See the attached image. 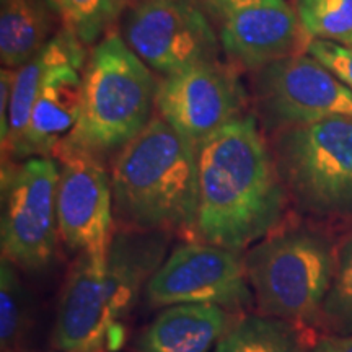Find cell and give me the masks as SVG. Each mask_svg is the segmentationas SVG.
<instances>
[{"label": "cell", "instance_id": "25", "mask_svg": "<svg viewBox=\"0 0 352 352\" xmlns=\"http://www.w3.org/2000/svg\"><path fill=\"white\" fill-rule=\"evenodd\" d=\"M308 352H352V334L347 336L329 334L320 338Z\"/></svg>", "mask_w": 352, "mask_h": 352}, {"label": "cell", "instance_id": "4", "mask_svg": "<svg viewBox=\"0 0 352 352\" xmlns=\"http://www.w3.org/2000/svg\"><path fill=\"white\" fill-rule=\"evenodd\" d=\"M336 253L331 240L311 228L276 230L254 243L243 261L261 314L292 324H318Z\"/></svg>", "mask_w": 352, "mask_h": 352}, {"label": "cell", "instance_id": "21", "mask_svg": "<svg viewBox=\"0 0 352 352\" xmlns=\"http://www.w3.org/2000/svg\"><path fill=\"white\" fill-rule=\"evenodd\" d=\"M320 324L331 334H352V232L338 246L336 270L321 308Z\"/></svg>", "mask_w": 352, "mask_h": 352}, {"label": "cell", "instance_id": "18", "mask_svg": "<svg viewBox=\"0 0 352 352\" xmlns=\"http://www.w3.org/2000/svg\"><path fill=\"white\" fill-rule=\"evenodd\" d=\"M0 59L3 67L20 69L47 44L50 19L41 0H2Z\"/></svg>", "mask_w": 352, "mask_h": 352}, {"label": "cell", "instance_id": "19", "mask_svg": "<svg viewBox=\"0 0 352 352\" xmlns=\"http://www.w3.org/2000/svg\"><path fill=\"white\" fill-rule=\"evenodd\" d=\"M214 352H305L296 324L267 315H250L233 323Z\"/></svg>", "mask_w": 352, "mask_h": 352}, {"label": "cell", "instance_id": "7", "mask_svg": "<svg viewBox=\"0 0 352 352\" xmlns=\"http://www.w3.org/2000/svg\"><path fill=\"white\" fill-rule=\"evenodd\" d=\"M250 287L239 252L202 241L171 252L145 285V300L155 308L206 303L232 311L252 305Z\"/></svg>", "mask_w": 352, "mask_h": 352}, {"label": "cell", "instance_id": "16", "mask_svg": "<svg viewBox=\"0 0 352 352\" xmlns=\"http://www.w3.org/2000/svg\"><path fill=\"white\" fill-rule=\"evenodd\" d=\"M232 324L230 311L217 305L165 307L139 336L135 352H210Z\"/></svg>", "mask_w": 352, "mask_h": 352}, {"label": "cell", "instance_id": "12", "mask_svg": "<svg viewBox=\"0 0 352 352\" xmlns=\"http://www.w3.org/2000/svg\"><path fill=\"white\" fill-rule=\"evenodd\" d=\"M107 258L77 254L65 280L52 331L59 351L101 352L107 340H116L107 284Z\"/></svg>", "mask_w": 352, "mask_h": 352}, {"label": "cell", "instance_id": "15", "mask_svg": "<svg viewBox=\"0 0 352 352\" xmlns=\"http://www.w3.org/2000/svg\"><path fill=\"white\" fill-rule=\"evenodd\" d=\"M166 245L165 233L126 230L114 235L107 258V284L118 329L134 307L140 289L164 264Z\"/></svg>", "mask_w": 352, "mask_h": 352}, {"label": "cell", "instance_id": "3", "mask_svg": "<svg viewBox=\"0 0 352 352\" xmlns=\"http://www.w3.org/2000/svg\"><path fill=\"white\" fill-rule=\"evenodd\" d=\"M148 65L120 36L98 43L83 74L77 126L57 147L103 155L135 138L152 120L157 95Z\"/></svg>", "mask_w": 352, "mask_h": 352}, {"label": "cell", "instance_id": "17", "mask_svg": "<svg viewBox=\"0 0 352 352\" xmlns=\"http://www.w3.org/2000/svg\"><path fill=\"white\" fill-rule=\"evenodd\" d=\"M82 63V43L69 30H65L59 36L47 41L46 46L25 65L15 69L7 111V135L2 140L3 148L7 147L15 157L23 158L26 134H28L30 121H32L34 101L38 98L39 87H41L46 72L54 65L72 64L76 67H80Z\"/></svg>", "mask_w": 352, "mask_h": 352}, {"label": "cell", "instance_id": "22", "mask_svg": "<svg viewBox=\"0 0 352 352\" xmlns=\"http://www.w3.org/2000/svg\"><path fill=\"white\" fill-rule=\"evenodd\" d=\"M82 44L95 43L121 10V0H47Z\"/></svg>", "mask_w": 352, "mask_h": 352}, {"label": "cell", "instance_id": "1", "mask_svg": "<svg viewBox=\"0 0 352 352\" xmlns=\"http://www.w3.org/2000/svg\"><path fill=\"white\" fill-rule=\"evenodd\" d=\"M195 233L241 252L279 230L287 209L274 155L253 116H239L196 147Z\"/></svg>", "mask_w": 352, "mask_h": 352}, {"label": "cell", "instance_id": "6", "mask_svg": "<svg viewBox=\"0 0 352 352\" xmlns=\"http://www.w3.org/2000/svg\"><path fill=\"white\" fill-rule=\"evenodd\" d=\"M59 166L32 157L2 173V253L26 271H43L57 246Z\"/></svg>", "mask_w": 352, "mask_h": 352}, {"label": "cell", "instance_id": "13", "mask_svg": "<svg viewBox=\"0 0 352 352\" xmlns=\"http://www.w3.org/2000/svg\"><path fill=\"white\" fill-rule=\"evenodd\" d=\"M220 43L246 69L296 56L305 36L297 12L285 0H243L222 12Z\"/></svg>", "mask_w": 352, "mask_h": 352}, {"label": "cell", "instance_id": "26", "mask_svg": "<svg viewBox=\"0 0 352 352\" xmlns=\"http://www.w3.org/2000/svg\"><path fill=\"white\" fill-rule=\"evenodd\" d=\"M212 2H214V6L217 7L220 12H223V10H227V8L236 6V3L243 2V0H212Z\"/></svg>", "mask_w": 352, "mask_h": 352}, {"label": "cell", "instance_id": "23", "mask_svg": "<svg viewBox=\"0 0 352 352\" xmlns=\"http://www.w3.org/2000/svg\"><path fill=\"white\" fill-rule=\"evenodd\" d=\"M25 324V297L19 277L13 270V263L2 258L0 267V340L2 349L19 341Z\"/></svg>", "mask_w": 352, "mask_h": 352}, {"label": "cell", "instance_id": "9", "mask_svg": "<svg viewBox=\"0 0 352 352\" xmlns=\"http://www.w3.org/2000/svg\"><path fill=\"white\" fill-rule=\"evenodd\" d=\"M256 98L272 127L352 118V91L310 54L274 60L258 70Z\"/></svg>", "mask_w": 352, "mask_h": 352}, {"label": "cell", "instance_id": "2", "mask_svg": "<svg viewBox=\"0 0 352 352\" xmlns=\"http://www.w3.org/2000/svg\"><path fill=\"white\" fill-rule=\"evenodd\" d=\"M113 208L126 230H196V147L162 118H152L121 148L111 175Z\"/></svg>", "mask_w": 352, "mask_h": 352}, {"label": "cell", "instance_id": "11", "mask_svg": "<svg viewBox=\"0 0 352 352\" xmlns=\"http://www.w3.org/2000/svg\"><path fill=\"white\" fill-rule=\"evenodd\" d=\"M155 104L162 120L197 147L241 116L243 91L230 70L206 60L166 76L157 87Z\"/></svg>", "mask_w": 352, "mask_h": 352}, {"label": "cell", "instance_id": "24", "mask_svg": "<svg viewBox=\"0 0 352 352\" xmlns=\"http://www.w3.org/2000/svg\"><path fill=\"white\" fill-rule=\"evenodd\" d=\"M307 52L331 70L352 91V46H342V44L323 41V39H310Z\"/></svg>", "mask_w": 352, "mask_h": 352}, {"label": "cell", "instance_id": "27", "mask_svg": "<svg viewBox=\"0 0 352 352\" xmlns=\"http://www.w3.org/2000/svg\"><path fill=\"white\" fill-rule=\"evenodd\" d=\"M60 352H78V351H60Z\"/></svg>", "mask_w": 352, "mask_h": 352}, {"label": "cell", "instance_id": "14", "mask_svg": "<svg viewBox=\"0 0 352 352\" xmlns=\"http://www.w3.org/2000/svg\"><path fill=\"white\" fill-rule=\"evenodd\" d=\"M83 78L72 64L46 72L30 121L25 157H47L57 151L77 126L82 111Z\"/></svg>", "mask_w": 352, "mask_h": 352}, {"label": "cell", "instance_id": "8", "mask_svg": "<svg viewBox=\"0 0 352 352\" xmlns=\"http://www.w3.org/2000/svg\"><path fill=\"white\" fill-rule=\"evenodd\" d=\"M122 38L140 60L165 76L217 54L214 30L191 0H139L126 13Z\"/></svg>", "mask_w": 352, "mask_h": 352}, {"label": "cell", "instance_id": "20", "mask_svg": "<svg viewBox=\"0 0 352 352\" xmlns=\"http://www.w3.org/2000/svg\"><path fill=\"white\" fill-rule=\"evenodd\" d=\"M296 12L307 36L352 46V0H296Z\"/></svg>", "mask_w": 352, "mask_h": 352}, {"label": "cell", "instance_id": "5", "mask_svg": "<svg viewBox=\"0 0 352 352\" xmlns=\"http://www.w3.org/2000/svg\"><path fill=\"white\" fill-rule=\"evenodd\" d=\"M271 151L287 195L303 212L352 215V118L280 127Z\"/></svg>", "mask_w": 352, "mask_h": 352}, {"label": "cell", "instance_id": "10", "mask_svg": "<svg viewBox=\"0 0 352 352\" xmlns=\"http://www.w3.org/2000/svg\"><path fill=\"white\" fill-rule=\"evenodd\" d=\"M57 223L60 239L72 253L108 256L113 243L111 179L91 153L59 148Z\"/></svg>", "mask_w": 352, "mask_h": 352}]
</instances>
